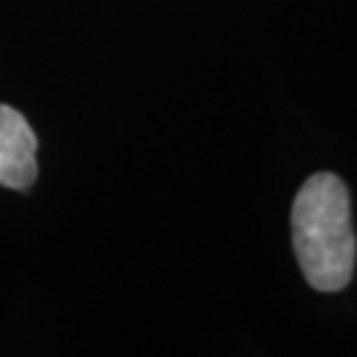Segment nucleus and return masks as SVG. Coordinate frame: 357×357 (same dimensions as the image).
<instances>
[{
  "instance_id": "1",
  "label": "nucleus",
  "mask_w": 357,
  "mask_h": 357,
  "mask_svg": "<svg viewBox=\"0 0 357 357\" xmlns=\"http://www.w3.org/2000/svg\"><path fill=\"white\" fill-rule=\"evenodd\" d=\"M292 244L307 284L318 292H340L351 282L357 241L345 183L316 173L292 204Z\"/></svg>"
},
{
  "instance_id": "2",
  "label": "nucleus",
  "mask_w": 357,
  "mask_h": 357,
  "mask_svg": "<svg viewBox=\"0 0 357 357\" xmlns=\"http://www.w3.org/2000/svg\"><path fill=\"white\" fill-rule=\"evenodd\" d=\"M38 139L20 112L0 103V187L24 191L38 177Z\"/></svg>"
}]
</instances>
